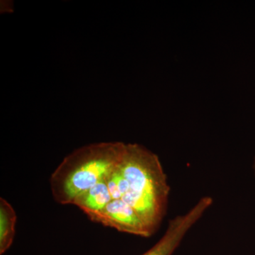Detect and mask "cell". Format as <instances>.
Segmentation results:
<instances>
[{
    "label": "cell",
    "instance_id": "3",
    "mask_svg": "<svg viewBox=\"0 0 255 255\" xmlns=\"http://www.w3.org/2000/svg\"><path fill=\"white\" fill-rule=\"evenodd\" d=\"M212 204V198L205 196L201 198L186 214L171 219L163 236L141 255H173L189 230L199 221Z\"/></svg>",
    "mask_w": 255,
    "mask_h": 255
},
{
    "label": "cell",
    "instance_id": "1",
    "mask_svg": "<svg viewBox=\"0 0 255 255\" xmlns=\"http://www.w3.org/2000/svg\"><path fill=\"white\" fill-rule=\"evenodd\" d=\"M118 167L122 199L136 211L152 236L163 221L170 192L159 157L144 146L126 144Z\"/></svg>",
    "mask_w": 255,
    "mask_h": 255
},
{
    "label": "cell",
    "instance_id": "7",
    "mask_svg": "<svg viewBox=\"0 0 255 255\" xmlns=\"http://www.w3.org/2000/svg\"><path fill=\"white\" fill-rule=\"evenodd\" d=\"M253 169H254L255 174V155L254 158V162H253Z\"/></svg>",
    "mask_w": 255,
    "mask_h": 255
},
{
    "label": "cell",
    "instance_id": "6",
    "mask_svg": "<svg viewBox=\"0 0 255 255\" xmlns=\"http://www.w3.org/2000/svg\"><path fill=\"white\" fill-rule=\"evenodd\" d=\"M16 214L13 206L0 198V255L11 248L16 233Z\"/></svg>",
    "mask_w": 255,
    "mask_h": 255
},
{
    "label": "cell",
    "instance_id": "4",
    "mask_svg": "<svg viewBox=\"0 0 255 255\" xmlns=\"http://www.w3.org/2000/svg\"><path fill=\"white\" fill-rule=\"evenodd\" d=\"M90 219L119 232L143 238L151 236L136 211L122 199L112 200L101 212Z\"/></svg>",
    "mask_w": 255,
    "mask_h": 255
},
{
    "label": "cell",
    "instance_id": "5",
    "mask_svg": "<svg viewBox=\"0 0 255 255\" xmlns=\"http://www.w3.org/2000/svg\"><path fill=\"white\" fill-rule=\"evenodd\" d=\"M112 201L105 179L79 196L74 201L73 205L78 206L90 219L101 212Z\"/></svg>",
    "mask_w": 255,
    "mask_h": 255
},
{
    "label": "cell",
    "instance_id": "2",
    "mask_svg": "<svg viewBox=\"0 0 255 255\" xmlns=\"http://www.w3.org/2000/svg\"><path fill=\"white\" fill-rule=\"evenodd\" d=\"M125 145L122 142L90 144L65 157L50 179L55 202L73 204L79 196L105 180L119 163Z\"/></svg>",
    "mask_w": 255,
    "mask_h": 255
}]
</instances>
